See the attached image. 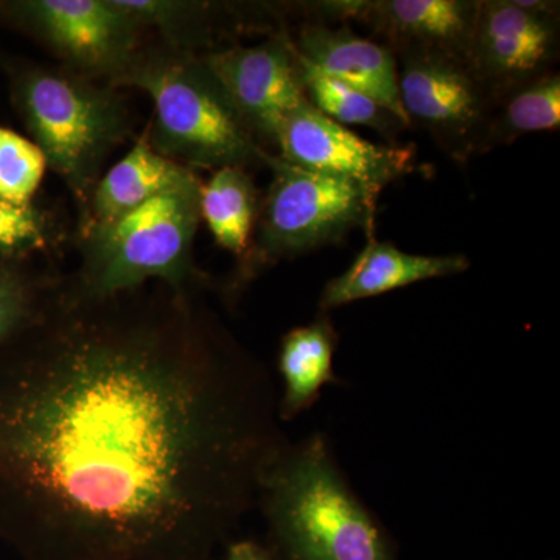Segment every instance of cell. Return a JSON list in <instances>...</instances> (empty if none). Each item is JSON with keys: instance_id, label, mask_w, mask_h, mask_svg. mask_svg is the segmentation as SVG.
<instances>
[{"instance_id": "obj_7", "label": "cell", "mask_w": 560, "mask_h": 560, "mask_svg": "<svg viewBox=\"0 0 560 560\" xmlns=\"http://www.w3.org/2000/svg\"><path fill=\"white\" fill-rule=\"evenodd\" d=\"M0 25L36 40L66 69L110 86L147 35L117 0H0Z\"/></svg>"}, {"instance_id": "obj_5", "label": "cell", "mask_w": 560, "mask_h": 560, "mask_svg": "<svg viewBox=\"0 0 560 560\" xmlns=\"http://www.w3.org/2000/svg\"><path fill=\"white\" fill-rule=\"evenodd\" d=\"M202 179L191 171L172 189L119 219L77 230L79 267L66 285L84 298H108L149 285L205 290L195 264Z\"/></svg>"}, {"instance_id": "obj_16", "label": "cell", "mask_w": 560, "mask_h": 560, "mask_svg": "<svg viewBox=\"0 0 560 560\" xmlns=\"http://www.w3.org/2000/svg\"><path fill=\"white\" fill-rule=\"evenodd\" d=\"M190 172L191 168L154 151L143 130L125 158L95 184L90 202L79 217L77 230L119 219L153 200L162 191L172 189Z\"/></svg>"}, {"instance_id": "obj_17", "label": "cell", "mask_w": 560, "mask_h": 560, "mask_svg": "<svg viewBox=\"0 0 560 560\" xmlns=\"http://www.w3.org/2000/svg\"><path fill=\"white\" fill-rule=\"evenodd\" d=\"M338 334L329 313L305 326L294 327L280 341L279 372L283 394L279 399L280 420H293L311 410L326 386L340 383L334 359Z\"/></svg>"}, {"instance_id": "obj_22", "label": "cell", "mask_w": 560, "mask_h": 560, "mask_svg": "<svg viewBox=\"0 0 560 560\" xmlns=\"http://www.w3.org/2000/svg\"><path fill=\"white\" fill-rule=\"evenodd\" d=\"M49 165L33 140L0 127V200L32 205Z\"/></svg>"}, {"instance_id": "obj_6", "label": "cell", "mask_w": 560, "mask_h": 560, "mask_svg": "<svg viewBox=\"0 0 560 560\" xmlns=\"http://www.w3.org/2000/svg\"><path fill=\"white\" fill-rule=\"evenodd\" d=\"M272 180L261 195L248 254L238 261L232 289L238 291L282 260L345 241L350 232L374 237L378 195L359 184L291 165L272 154Z\"/></svg>"}, {"instance_id": "obj_13", "label": "cell", "mask_w": 560, "mask_h": 560, "mask_svg": "<svg viewBox=\"0 0 560 560\" xmlns=\"http://www.w3.org/2000/svg\"><path fill=\"white\" fill-rule=\"evenodd\" d=\"M147 33L173 49L202 55L238 33L272 31L280 20L276 3L194 2V0H117ZM272 33H276L272 31Z\"/></svg>"}, {"instance_id": "obj_10", "label": "cell", "mask_w": 560, "mask_h": 560, "mask_svg": "<svg viewBox=\"0 0 560 560\" xmlns=\"http://www.w3.org/2000/svg\"><path fill=\"white\" fill-rule=\"evenodd\" d=\"M201 58L250 136L265 150H276L283 121L305 101L290 32L282 28L256 46L235 44Z\"/></svg>"}, {"instance_id": "obj_4", "label": "cell", "mask_w": 560, "mask_h": 560, "mask_svg": "<svg viewBox=\"0 0 560 560\" xmlns=\"http://www.w3.org/2000/svg\"><path fill=\"white\" fill-rule=\"evenodd\" d=\"M113 88L149 95L153 117L147 136L167 160L195 172L268 168L275 153L246 130L201 55L173 49L160 39L145 40Z\"/></svg>"}, {"instance_id": "obj_3", "label": "cell", "mask_w": 560, "mask_h": 560, "mask_svg": "<svg viewBox=\"0 0 560 560\" xmlns=\"http://www.w3.org/2000/svg\"><path fill=\"white\" fill-rule=\"evenodd\" d=\"M10 98L47 165L86 209L113 151L131 138L135 120L120 90L61 65L14 58L0 50Z\"/></svg>"}, {"instance_id": "obj_19", "label": "cell", "mask_w": 560, "mask_h": 560, "mask_svg": "<svg viewBox=\"0 0 560 560\" xmlns=\"http://www.w3.org/2000/svg\"><path fill=\"white\" fill-rule=\"evenodd\" d=\"M300 58V57H298ZM301 81L305 98L320 110L324 116L342 125H359L371 128L396 145L401 132L410 130L411 125L396 113L375 102L374 98L352 90L348 84L330 79L313 69L300 58Z\"/></svg>"}, {"instance_id": "obj_1", "label": "cell", "mask_w": 560, "mask_h": 560, "mask_svg": "<svg viewBox=\"0 0 560 560\" xmlns=\"http://www.w3.org/2000/svg\"><path fill=\"white\" fill-rule=\"evenodd\" d=\"M270 374L202 300L65 276L0 349V540L21 560H213L285 447Z\"/></svg>"}, {"instance_id": "obj_15", "label": "cell", "mask_w": 560, "mask_h": 560, "mask_svg": "<svg viewBox=\"0 0 560 560\" xmlns=\"http://www.w3.org/2000/svg\"><path fill=\"white\" fill-rule=\"evenodd\" d=\"M470 268L463 254L425 256L405 253L388 242L368 238L348 270L330 279L319 298V312L330 313L361 300L382 296L423 280L460 275Z\"/></svg>"}, {"instance_id": "obj_11", "label": "cell", "mask_w": 560, "mask_h": 560, "mask_svg": "<svg viewBox=\"0 0 560 560\" xmlns=\"http://www.w3.org/2000/svg\"><path fill=\"white\" fill-rule=\"evenodd\" d=\"M290 10L307 22H359L394 55L429 51L467 62L480 0H318Z\"/></svg>"}, {"instance_id": "obj_18", "label": "cell", "mask_w": 560, "mask_h": 560, "mask_svg": "<svg viewBox=\"0 0 560 560\" xmlns=\"http://www.w3.org/2000/svg\"><path fill=\"white\" fill-rule=\"evenodd\" d=\"M260 205V191L245 168H219L201 183V221L217 245L234 254L238 261L248 254Z\"/></svg>"}, {"instance_id": "obj_21", "label": "cell", "mask_w": 560, "mask_h": 560, "mask_svg": "<svg viewBox=\"0 0 560 560\" xmlns=\"http://www.w3.org/2000/svg\"><path fill=\"white\" fill-rule=\"evenodd\" d=\"M560 128L559 70L504 95L490 120L488 153L511 145L522 136Z\"/></svg>"}, {"instance_id": "obj_23", "label": "cell", "mask_w": 560, "mask_h": 560, "mask_svg": "<svg viewBox=\"0 0 560 560\" xmlns=\"http://www.w3.org/2000/svg\"><path fill=\"white\" fill-rule=\"evenodd\" d=\"M54 228L46 210L32 205L16 206L0 200V256L32 259L54 243Z\"/></svg>"}, {"instance_id": "obj_2", "label": "cell", "mask_w": 560, "mask_h": 560, "mask_svg": "<svg viewBox=\"0 0 560 560\" xmlns=\"http://www.w3.org/2000/svg\"><path fill=\"white\" fill-rule=\"evenodd\" d=\"M257 506L276 560H397L388 530L346 480L323 434L287 442L264 475Z\"/></svg>"}, {"instance_id": "obj_8", "label": "cell", "mask_w": 560, "mask_h": 560, "mask_svg": "<svg viewBox=\"0 0 560 560\" xmlns=\"http://www.w3.org/2000/svg\"><path fill=\"white\" fill-rule=\"evenodd\" d=\"M396 58L401 108L411 127L429 132L459 164L488 153L497 101L469 65L429 51H404Z\"/></svg>"}, {"instance_id": "obj_9", "label": "cell", "mask_w": 560, "mask_h": 560, "mask_svg": "<svg viewBox=\"0 0 560 560\" xmlns=\"http://www.w3.org/2000/svg\"><path fill=\"white\" fill-rule=\"evenodd\" d=\"M559 57V2L480 0L467 65L497 103L555 72Z\"/></svg>"}, {"instance_id": "obj_14", "label": "cell", "mask_w": 560, "mask_h": 560, "mask_svg": "<svg viewBox=\"0 0 560 560\" xmlns=\"http://www.w3.org/2000/svg\"><path fill=\"white\" fill-rule=\"evenodd\" d=\"M290 35L302 61L374 98L410 124L401 108L397 58L388 47L357 35L348 25L330 27L320 22H305Z\"/></svg>"}, {"instance_id": "obj_12", "label": "cell", "mask_w": 560, "mask_h": 560, "mask_svg": "<svg viewBox=\"0 0 560 560\" xmlns=\"http://www.w3.org/2000/svg\"><path fill=\"white\" fill-rule=\"evenodd\" d=\"M276 150L291 165L359 184L378 197L415 171V147L372 143L324 116L307 98L283 121Z\"/></svg>"}, {"instance_id": "obj_24", "label": "cell", "mask_w": 560, "mask_h": 560, "mask_svg": "<svg viewBox=\"0 0 560 560\" xmlns=\"http://www.w3.org/2000/svg\"><path fill=\"white\" fill-rule=\"evenodd\" d=\"M224 560H276L272 555L256 541L237 540L226 547Z\"/></svg>"}, {"instance_id": "obj_20", "label": "cell", "mask_w": 560, "mask_h": 560, "mask_svg": "<svg viewBox=\"0 0 560 560\" xmlns=\"http://www.w3.org/2000/svg\"><path fill=\"white\" fill-rule=\"evenodd\" d=\"M61 278L32 259L0 256V349L38 320Z\"/></svg>"}]
</instances>
